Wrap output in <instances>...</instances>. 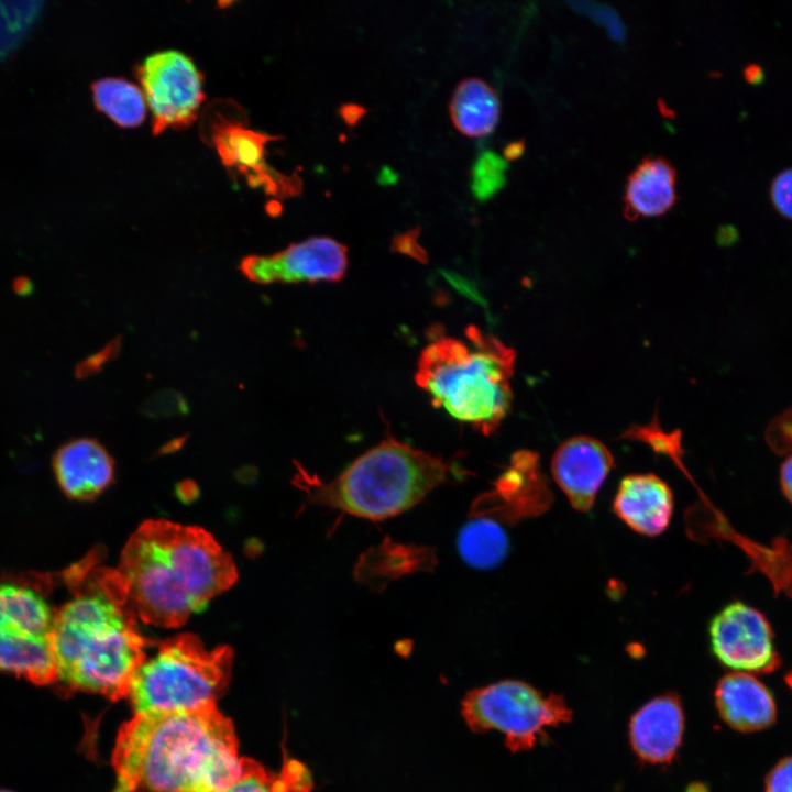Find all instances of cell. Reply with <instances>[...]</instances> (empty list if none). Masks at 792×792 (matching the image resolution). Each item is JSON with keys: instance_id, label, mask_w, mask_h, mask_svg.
Here are the masks:
<instances>
[{"instance_id": "24", "label": "cell", "mask_w": 792, "mask_h": 792, "mask_svg": "<svg viewBox=\"0 0 792 792\" xmlns=\"http://www.w3.org/2000/svg\"><path fill=\"white\" fill-rule=\"evenodd\" d=\"M770 193L776 209L792 219V167L782 169L773 178Z\"/></svg>"}, {"instance_id": "10", "label": "cell", "mask_w": 792, "mask_h": 792, "mask_svg": "<svg viewBox=\"0 0 792 792\" xmlns=\"http://www.w3.org/2000/svg\"><path fill=\"white\" fill-rule=\"evenodd\" d=\"M708 631L714 656L735 672L766 674L781 664L769 622L745 603L725 606L712 619Z\"/></svg>"}, {"instance_id": "23", "label": "cell", "mask_w": 792, "mask_h": 792, "mask_svg": "<svg viewBox=\"0 0 792 792\" xmlns=\"http://www.w3.org/2000/svg\"><path fill=\"white\" fill-rule=\"evenodd\" d=\"M503 161L492 153L483 154L473 172V190L480 198H486L502 184Z\"/></svg>"}, {"instance_id": "31", "label": "cell", "mask_w": 792, "mask_h": 792, "mask_svg": "<svg viewBox=\"0 0 792 792\" xmlns=\"http://www.w3.org/2000/svg\"><path fill=\"white\" fill-rule=\"evenodd\" d=\"M785 683L792 690V670L785 675Z\"/></svg>"}, {"instance_id": "15", "label": "cell", "mask_w": 792, "mask_h": 792, "mask_svg": "<svg viewBox=\"0 0 792 792\" xmlns=\"http://www.w3.org/2000/svg\"><path fill=\"white\" fill-rule=\"evenodd\" d=\"M673 505L672 491L659 476L630 474L620 481L613 509L634 531L656 537L668 528Z\"/></svg>"}, {"instance_id": "11", "label": "cell", "mask_w": 792, "mask_h": 792, "mask_svg": "<svg viewBox=\"0 0 792 792\" xmlns=\"http://www.w3.org/2000/svg\"><path fill=\"white\" fill-rule=\"evenodd\" d=\"M348 267V250L334 239L314 237L271 255L245 256L239 270L258 284L340 280Z\"/></svg>"}, {"instance_id": "27", "label": "cell", "mask_w": 792, "mask_h": 792, "mask_svg": "<svg viewBox=\"0 0 792 792\" xmlns=\"http://www.w3.org/2000/svg\"><path fill=\"white\" fill-rule=\"evenodd\" d=\"M184 400L180 398V396L167 395L164 394L162 396L155 397L150 402L148 411L150 413H158V414H169L174 411L180 410L184 411Z\"/></svg>"}, {"instance_id": "30", "label": "cell", "mask_w": 792, "mask_h": 792, "mask_svg": "<svg viewBox=\"0 0 792 792\" xmlns=\"http://www.w3.org/2000/svg\"><path fill=\"white\" fill-rule=\"evenodd\" d=\"M746 74H747V76H750V75L752 74L754 76H752L751 80H755V81H756V80H758V79L761 78V74H762V73H761L760 69H758V68L755 66L754 68L749 67V68L746 70Z\"/></svg>"}, {"instance_id": "19", "label": "cell", "mask_w": 792, "mask_h": 792, "mask_svg": "<svg viewBox=\"0 0 792 792\" xmlns=\"http://www.w3.org/2000/svg\"><path fill=\"white\" fill-rule=\"evenodd\" d=\"M499 109L495 90L480 78L462 80L450 101V116L455 128L469 136L491 133L498 122Z\"/></svg>"}, {"instance_id": "9", "label": "cell", "mask_w": 792, "mask_h": 792, "mask_svg": "<svg viewBox=\"0 0 792 792\" xmlns=\"http://www.w3.org/2000/svg\"><path fill=\"white\" fill-rule=\"evenodd\" d=\"M138 77L153 133L184 129L196 120L205 99L204 77L189 56L176 50L156 52L140 65Z\"/></svg>"}, {"instance_id": "5", "label": "cell", "mask_w": 792, "mask_h": 792, "mask_svg": "<svg viewBox=\"0 0 792 792\" xmlns=\"http://www.w3.org/2000/svg\"><path fill=\"white\" fill-rule=\"evenodd\" d=\"M449 464L393 438L355 459L330 482L306 476L310 499L350 515L382 520L419 503L444 483Z\"/></svg>"}, {"instance_id": "21", "label": "cell", "mask_w": 792, "mask_h": 792, "mask_svg": "<svg viewBox=\"0 0 792 792\" xmlns=\"http://www.w3.org/2000/svg\"><path fill=\"white\" fill-rule=\"evenodd\" d=\"M95 107L122 128L140 125L146 116L143 91L124 78L107 77L91 85Z\"/></svg>"}, {"instance_id": "18", "label": "cell", "mask_w": 792, "mask_h": 792, "mask_svg": "<svg viewBox=\"0 0 792 792\" xmlns=\"http://www.w3.org/2000/svg\"><path fill=\"white\" fill-rule=\"evenodd\" d=\"M676 170L662 156H647L629 174L624 194V217L634 221L668 212L678 201Z\"/></svg>"}, {"instance_id": "14", "label": "cell", "mask_w": 792, "mask_h": 792, "mask_svg": "<svg viewBox=\"0 0 792 792\" xmlns=\"http://www.w3.org/2000/svg\"><path fill=\"white\" fill-rule=\"evenodd\" d=\"M684 733L680 696L667 693L647 702L631 716L628 726L634 754L644 763L668 765L676 756Z\"/></svg>"}, {"instance_id": "29", "label": "cell", "mask_w": 792, "mask_h": 792, "mask_svg": "<svg viewBox=\"0 0 792 792\" xmlns=\"http://www.w3.org/2000/svg\"><path fill=\"white\" fill-rule=\"evenodd\" d=\"M13 289L20 295H25L32 289V284L25 277H19L13 283Z\"/></svg>"}, {"instance_id": "4", "label": "cell", "mask_w": 792, "mask_h": 792, "mask_svg": "<svg viewBox=\"0 0 792 792\" xmlns=\"http://www.w3.org/2000/svg\"><path fill=\"white\" fill-rule=\"evenodd\" d=\"M516 353L476 326L464 338L437 336L421 351L416 384L435 407L485 436L508 414Z\"/></svg>"}, {"instance_id": "17", "label": "cell", "mask_w": 792, "mask_h": 792, "mask_svg": "<svg viewBox=\"0 0 792 792\" xmlns=\"http://www.w3.org/2000/svg\"><path fill=\"white\" fill-rule=\"evenodd\" d=\"M715 703L722 719L738 732L761 730L776 722L772 694L749 673L732 672L723 676L715 689Z\"/></svg>"}, {"instance_id": "1", "label": "cell", "mask_w": 792, "mask_h": 792, "mask_svg": "<svg viewBox=\"0 0 792 792\" xmlns=\"http://www.w3.org/2000/svg\"><path fill=\"white\" fill-rule=\"evenodd\" d=\"M99 558L96 550L63 573L72 597L55 609L56 683L117 702L128 697L150 641L122 576Z\"/></svg>"}, {"instance_id": "16", "label": "cell", "mask_w": 792, "mask_h": 792, "mask_svg": "<svg viewBox=\"0 0 792 792\" xmlns=\"http://www.w3.org/2000/svg\"><path fill=\"white\" fill-rule=\"evenodd\" d=\"M113 460L96 440L79 438L63 444L54 454L53 469L62 491L70 498L89 501L113 480Z\"/></svg>"}, {"instance_id": "13", "label": "cell", "mask_w": 792, "mask_h": 792, "mask_svg": "<svg viewBox=\"0 0 792 792\" xmlns=\"http://www.w3.org/2000/svg\"><path fill=\"white\" fill-rule=\"evenodd\" d=\"M613 466V455L604 443L592 437L576 436L556 450L551 474L573 508L587 512Z\"/></svg>"}, {"instance_id": "6", "label": "cell", "mask_w": 792, "mask_h": 792, "mask_svg": "<svg viewBox=\"0 0 792 792\" xmlns=\"http://www.w3.org/2000/svg\"><path fill=\"white\" fill-rule=\"evenodd\" d=\"M233 658L230 646L209 649L194 634L167 638L141 664L127 698L134 713L217 703L230 683Z\"/></svg>"}, {"instance_id": "28", "label": "cell", "mask_w": 792, "mask_h": 792, "mask_svg": "<svg viewBox=\"0 0 792 792\" xmlns=\"http://www.w3.org/2000/svg\"><path fill=\"white\" fill-rule=\"evenodd\" d=\"M780 484L784 496L792 504V454L781 465Z\"/></svg>"}, {"instance_id": "2", "label": "cell", "mask_w": 792, "mask_h": 792, "mask_svg": "<svg viewBox=\"0 0 792 792\" xmlns=\"http://www.w3.org/2000/svg\"><path fill=\"white\" fill-rule=\"evenodd\" d=\"M113 792H222L239 776L233 722L217 703L134 713L116 736Z\"/></svg>"}, {"instance_id": "22", "label": "cell", "mask_w": 792, "mask_h": 792, "mask_svg": "<svg viewBox=\"0 0 792 792\" xmlns=\"http://www.w3.org/2000/svg\"><path fill=\"white\" fill-rule=\"evenodd\" d=\"M458 548L463 560L477 569H492L508 552L504 529L492 519L477 518L465 524L459 532Z\"/></svg>"}, {"instance_id": "8", "label": "cell", "mask_w": 792, "mask_h": 792, "mask_svg": "<svg viewBox=\"0 0 792 792\" xmlns=\"http://www.w3.org/2000/svg\"><path fill=\"white\" fill-rule=\"evenodd\" d=\"M55 608L26 581L0 580V671L37 684L57 681L53 652Z\"/></svg>"}, {"instance_id": "20", "label": "cell", "mask_w": 792, "mask_h": 792, "mask_svg": "<svg viewBox=\"0 0 792 792\" xmlns=\"http://www.w3.org/2000/svg\"><path fill=\"white\" fill-rule=\"evenodd\" d=\"M309 769L294 758H287L279 771H271L258 761L241 757L238 778L222 792H311Z\"/></svg>"}, {"instance_id": "26", "label": "cell", "mask_w": 792, "mask_h": 792, "mask_svg": "<svg viewBox=\"0 0 792 792\" xmlns=\"http://www.w3.org/2000/svg\"><path fill=\"white\" fill-rule=\"evenodd\" d=\"M766 792H792V756L781 759L767 774Z\"/></svg>"}, {"instance_id": "3", "label": "cell", "mask_w": 792, "mask_h": 792, "mask_svg": "<svg viewBox=\"0 0 792 792\" xmlns=\"http://www.w3.org/2000/svg\"><path fill=\"white\" fill-rule=\"evenodd\" d=\"M140 620L176 628L238 579L231 556L205 529L164 519L144 521L116 568Z\"/></svg>"}, {"instance_id": "7", "label": "cell", "mask_w": 792, "mask_h": 792, "mask_svg": "<svg viewBox=\"0 0 792 792\" xmlns=\"http://www.w3.org/2000/svg\"><path fill=\"white\" fill-rule=\"evenodd\" d=\"M461 714L474 733H503L512 752L531 749L547 737L548 727L572 718L562 695H544L518 680H503L469 691L462 701Z\"/></svg>"}, {"instance_id": "12", "label": "cell", "mask_w": 792, "mask_h": 792, "mask_svg": "<svg viewBox=\"0 0 792 792\" xmlns=\"http://www.w3.org/2000/svg\"><path fill=\"white\" fill-rule=\"evenodd\" d=\"M209 130L211 145L222 164L242 175L250 186L272 195L292 191V180L266 162V144L274 136L252 130L243 121L220 113L210 120Z\"/></svg>"}, {"instance_id": "25", "label": "cell", "mask_w": 792, "mask_h": 792, "mask_svg": "<svg viewBox=\"0 0 792 792\" xmlns=\"http://www.w3.org/2000/svg\"><path fill=\"white\" fill-rule=\"evenodd\" d=\"M768 440L777 451L792 448V408L773 420L768 429Z\"/></svg>"}, {"instance_id": "32", "label": "cell", "mask_w": 792, "mask_h": 792, "mask_svg": "<svg viewBox=\"0 0 792 792\" xmlns=\"http://www.w3.org/2000/svg\"><path fill=\"white\" fill-rule=\"evenodd\" d=\"M0 792H12V791L0 789Z\"/></svg>"}]
</instances>
